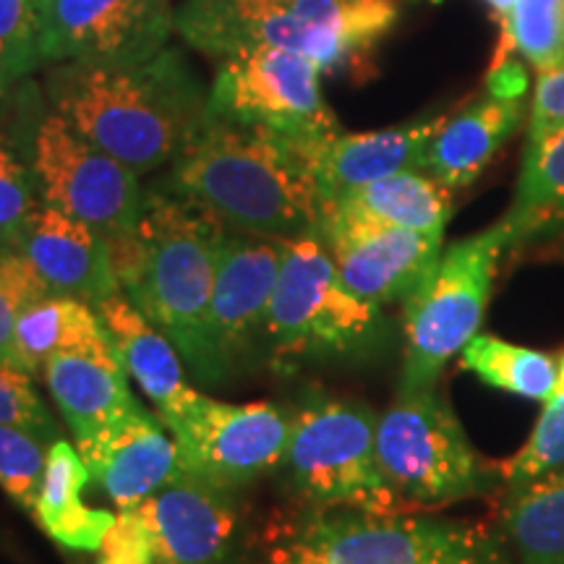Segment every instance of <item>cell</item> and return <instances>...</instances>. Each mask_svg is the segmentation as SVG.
Instances as JSON below:
<instances>
[{
	"label": "cell",
	"mask_w": 564,
	"mask_h": 564,
	"mask_svg": "<svg viewBox=\"0 0 564 564\" xmlns=\"http://www.w3.org/2000/svg\"><path fill=\"white\" fill-rule=\"evenodd\" d=\"M47 91L63 121L137 175L178 158L207 118L199 84L171 51L139 63H61Z\"/></svg>",
	"instance_id": "cell-1"
},
{
	"label": "cell",
	"mask_w": 564,
	"mask_h": 564,
	"mask_svg": "<svg viewBox=\"0 0 564 564\" xmlns=\"http://www.w3.org/2000/svg\"><path fill=\"white\" fill-rule=\"evenodd\" d=\"M171 186L228 230L274 241L319 230V196L299 141L259 126L204 118L173 160Z\"/></svg>",
	"instance_id": "cell-2"
},
{
	"label": "cell",
	"mask_w": 564,
	"mask_h": 564,
	"mask_svg": "<svg viewBox=\"0 0 564 564\" xmlns=\"http://www.w3.org/2000/svg\"><path fill=\"white\" fill-rule=\"evenodd\" d=\"M223 223L175 194L144 199L137 238L110 251L121 291L175 345L202 384H225L209 335Z\"/></svg>",
	"instance_id": "cell-3"
},
{
	"label": "cell",
	"mask_w": 564,
	"mask_h": 564,
	"mask_svg": "<svg viewBox=\"0 0 564 564\" xmlns=\"http://www.w3.org/2000/svg\"><path fill=\"white\" fill-rule=\"evenodd\" d=\"M398 13V0H186L175 26L194 47L220 58L272 45L335 70L364 61Z\"/></svg>",
	"instance_id": "cell-4"
},
{
	"label": "cell",
	"mask_w": 564,
	"mask_h": 564,
	"mask_svg": "<svg viewBox=\"0 0 564 564\" xmlns=\"http://www.w3.org/2000/svg\"><path fill=\"white\" fill-rule=\"evenodd\" d=\"M270 564H514L502 525L408 512L308 510Z\"/></svg>",
	"instance_id": "cell-5"
},
{
	"label": "cell",
	"mask_w": 564,
	"mask_h": 564,
	"mask_svg": "<svg viewBox=\"0 0 564 564\" xmlns=\"http://www.w3.org/2000/svg\"><path fill=\"white\" fill-rule=\"evenodd\" d=\"M384 308L345 285L319 230L282 241L264 348L280 369L303 358L369 356L384 343Z\"/></svg>",
	"instance_id": "cell-6"
},
{
	"label": "cell",
	"mask_w": 564,
	"mask_h": 564,
	"mask_svg": "<svg viewBox=\"0 0 564 564\" xmlns=\"http://www.w3.org/2000/svg\"><path fill=\"white\" fill-rule=\"evenodd\" d=\"M377 455L405 510L481 499L502 489L499 463L478 453L436 387L398 390L377 421Z\"/></svg>",
	"instance_id": "cell-7"
},
{
	"label": "cell",
	"mask_w": 564,
	"mask_h": 564,
	"mask_svg": "<svg viewBox=\"0 0 564 564\" xmlns=\"http://www.w3.org/2000/svg\"><path fill=\"white\" fill-rule=\"evenodd\" d=\"M512 246L502 217L476 236L442 249L440 262L403 301V371L398 390H429L444 366L481 333L499 262Z\"/></svg>",
	"instance_id": "cell-8"
},
{
	"label": "cell",
	"mask_w": 564,
	"mask_h": 564,
	"mask_svg": "<svg viewBox=\"0 0 564 564\" xmlns=\"http://www.w3.org/2000/svg\"><path fill=\"white\" fill-rule=\"evenodd\" d=\"M377 421L369 405L345 398H319L291 415L282 468L308 510L405 512L379 468Z\"/></svg>",
	"instance_id": "cell-9"
},
{
	"label": "cell",
	"mask_w": 564,
	"mask_h": 564,
	"mask_svg": "<svg viewBox=\"0 0 564 564\" xmlns=\"http://www.w3.org/2000/svg\"><path fill=\"white\" fill-rule=\"evenodd\" d=\"M319 76V63L301 53L272 45L241 47L225 55L207 116L299 141L333 137L340 129L322 100Z\"/></svg>",
	"instance_id": "cell-10"
},
{
	"label": "cell",
	"mask_w": 564,
	"mask_h": 564,
	"mask_svg": "<svg viewBox=\"0 0 564 564\" xmlns=\"http://www.w3.org/2000/svg\"><path fill=\"white\" fill-rule=\"evenodd\" d=\"M34 167L45 188V202L100 232L110 251L137 238L147 199L137 173L91 144L58 112L37 129Z\"/></svg>",
	"instance_id": "cell-11"
},
{
	"label": "cell",
	"mask_w": 564,
	"mask_h": 564,
	"mask_svg": "<svg viewBox=\"0 0 564 564\" xmlns=\"http://www.w3.org/2000/svg\"><path fill=\"white\" fill-rule=\"evenodd\" d=\"M183 470L232 491L282 465L291 419L270 403H220L194 392L165 419Z\"/></svg>",
	"instance_id": "cell-12"
},
{
	"label": "cell",
	"mask_w": 564,
	"mask_h": 564,
	"mask_svg": "<svg viewBox=\"0 0 564 564\" xmlns=\"http://www.w3.org/2000/svg\"><path fill=\"white\" fill-rule=\"evenodd\" d=\"M42 55L55 63H139L165 51L167 0H40Z\"/></svg>",
	"instance_id": "cell-13"
},
{
	"label": "cell",
	"mask_w": 564,
	"mask_h": 564,
	"mask_svg": "<svg viewBox=\"0 0 564 564\" xmlns=\"http://www.w3.org/2000/svg\"><path fill=\"white\" fill-rule=\"evenodd\" d=\"M282 241L225 232L212 288L209 335L225 382L264 345L267 314L278 285Z\"/></svg>",
	"instance_id": "cell-14"
},
{
	"label": "cell",
	"mask_w": 564,
	"mask_h": 564,
	"mask_svg": "<svg viewBox=\"0 0 564 564\" xmlns=\"http://www.w3.org/2000/svg\"><path fill=\"white\" fill-rule=\"evenodd\" d=\"M319 232L345 285L379 308L403 303L442 257V236L382 223L322 217Z\"/></svg>",
	"instance_id": "cell-15"
},
{
	"label": "cell",
	"mask_w": 564,
	"mask_h": 564,
	"mask_svg": "<svg viewBox=\"0 0 564 564\" xmlns=\"http://www.w3.org/2000/svg\"><path fill=\"white\" fill-rule=\"evenodd\" d=\"M137 510L147 520L154 564H225L236 539V502L181 468Z\"/></svg>",
	"instance_id": "cell-16"
},
{
	"label": "cell",
	"mask_w": 564,
	"mask_h": 564,
	"mask_svg": "<svg viewBox=\"0 0 564 564\" xmlns=\"http://www.w3.org/2000/svg\"><path fill=\"white\" fill-rule=\"evenodd\" d=\"M444 118L398 126L369 133H333V137L299 141V150L314 175L319 212L356 188L405 171H426V152Z\"/></svg>",
	"instance_id": "cell-17"
},
{
	"label": "cell",
	"mask_w": 564,
	"mask_h": 564,
	"mask_svg": "<svg viewBox=\"0 0 564 564\" xmlns=\"http://www.w3.org/2000/svg\"><path fill=\"white\" fill-rule=\"evenodd\" d=\"M76 449L118 510H137L183 468L173 434L141 405L76 442Z\"/></svg>",
	"instance_id": "cell-18"
},
{
	"label": "cell",
	"mask_w": 564,
	"mask_h": 564,
	"mask_svg": "<svg viewBox=\"0 0 564 564\" xmlns=\"http://www.w3.org/2000/svg\"><path fill=\"white\" fill-rule=\"evenodd\" d=\"M19 251L47 293L87 301L95 308L121 293L108 241L53 204L45 202L34 209Z\"/></svg>",
	"instance_id": "cell-19"
},
{
	"label": "cell",
	"mask_w": 564,
	"mask_h": 564,
	"mask_svg": "<svg viewBox=\"0 0 564 564\" xmlns=\"http://www.w3.org/2000/svg\"><path fill=\"white\" fill-rule=\"evenodd\" d=\"M108 327L112 348L121 366L141 387V392L158 408L160 419L178 411L194 398V387L186 384L183 358L175 345L160 333L144 314L133 306L123 291L110 295L97 306Z\"/></svg>",
	"instance_id": "cell-20"
},
{
	"label": "cell",
	"mask_w": 564,
	"mask_h": 564,
	"mask_svg": "<svg viewBox=\"0 0 564 564\" xmlns=\"http://www.w3.org/2000/svg\"><path fill=\"white\" fill-rule=\"evenodd\" d=\"M42 377L74 442L87 440L139 408L129 373L118 358L58 352L45 364Z\"/></svg>",
	"instance_id": "cell-21"
},
{
	"label": "cell",
	"mask_w": 564,
	"mask_h": 564,
	"mask_svg": "<svg viewBox=\"0 0 564 564\" xmlns=\"http://www.w3.org/2000/svg\"><path fill=\"white\" fill-rule=\"evenodd\" d=\"M523 121V100L486 95L444 118L426 152V171L449 192L470 186Z\"/></svg>",
	"instance_id": "cell-22"
},
{
	"label": "cell",
	"mask_w": 564,
	"mask_h": 564,
	"mask_svg": "<svg viewBox=\"0 0 564 564\" xmlns=\"http://www.w3.org/2000/svg\"><path fill=\"white\" fill-rule=\"evenodd\" d=\"M89 481L91 474L76 444L63 436L47 444L45 478L32 518L55 544L70 552H97L116 520L112 512L91 510L84 502V489Z\"/></svg>",
	"instance_id": "cell-23"
},
{
	"label": "cell",
	"mask_w": 564,
	"mask_h": 564,
	"mask_svg": "<svg viewBox=\"0 0 564 564\" xmlns=\"http://www.w3.org/2000/svg\"><path fill=\"white\" fill-rule=\"evenodd\" d=\"M19 369L37 377L58 352H87V356L118 358L100 312L87 301L47 293L17 322Z\"/></svg>",
	"instance_id": "cell-24"
},
{
	"label": "cell",
	"mask_w": 564,
	"mask_h": 564,
	"mask_svg": "<svg viewBox=\"0 0 564 564\" xmlns=\"http://www.w3.org/2000/svg\"><path fill=\"white\" fill-rule=\"evenodd\" d=\"M453 215V192L434 175L405 171L373 181L369 186L343 196L319 212L322 217H350V220L382 223L426 236H444Z\"/></svg>",
	"instance_id": "cell-25"
},
{
	"label": "cell",
	"mask_w": 564,
	"mask_h": 564,
	"mask_svg": "<svg viewBox=\"0 0 564 564\" xmlns=\"http://www.w3.org/2000/svg\"><path fill=\"white\" fill-rule=\"evenodd\" d=\"M505 220L512 230L510 251L564 230V129L525 147L518 192Z\"/></svg>",
	"instance_id": "cell-26"
},
{
	"label": "cell",
	"mask_w": 564,
	"mask_h": 564,
	"mask_svg": "<svg viewBox=\"0 0 564 564\" xmlns=\"http://www.w3.org/2000/svg\"><path fill=\"white\" fill-rule=\"evenodd\" d=\"M499 525L514 564H564V486L541 478L502 491Z\"/></svg>",
	"instance_id": "cell-27"
},
{
	"label": "cell",
	"mask_w": 564,
	"mask_h": 564,
	"mask_svg": "<svg viewBox=\"0 0 564 564\" xmlns=\"http://www.w3.org/2000/svg\"><path fill=\"white\" fill-rule=\"evenodd\" d=\"M460 364L494 390L518 394L533 403H546L556 392L554 356L523 348L497 335L478 333L460 350Z\"/></svg>",
	"instance_id": "cell-28"
},
{
	"label": "cell",
	"mask_w": 564,
	"mask_h": 564,
	"mask_svg": "<svg viewBox=\"0 0 564 564\" xmlns=\"http://www.w3.org/2000/svg\"><path fill=\"white\" fill-rule=\"evenodd\" d=\"M499 26L502 34L491 66L523 55L544 74L564 61V0H514Z\"/></svg>",
	"instance_id": "cell-29"
},
{
	"label": "cell",
	"mask_w": 564,
	"mask_h": 564,
	"mask_svg": "<svg viewBox=\"0 0 564 564\" xmlns=\"http://www.w3.org/2000/svg\"><path fill=\"white\" fill-rule=\"evenodd\" d=\"M564 468V394L554 392L544 403L531 436L523 447L505 463H499L502 489L514 491Z\"/></svg>",
	"instance_id": "cell-30"
},
{
	"label": "cell",
	"mask_w": 564,
	"mask_h": 564,
	"mask_svg": "<svg viewBox=\"0 0 564 564\" xmlns=\"http://www.w3.org/2000/svg\"><path fill=\"white\" fill-rule=\"evenodd\" d=\"M47 444L0 423V489L24 512H34L45 478Z\"/></svg>",
	"instance_id": "cell-31"
},
{
	"label": "cell",
	"mask_w": 564,
	"mask_h": 564,
	"mask_svg": "<svg viewBox=\"0 0 564 564\" xmlns=\"http://www.w3.org/2000/svg\"><path fill=\"white\" fill-rule=\"evenodd\" d=\"M45 61L40 0H0V84Z\"/></svg>",
	"instance_id": "cell-32"
},
{
	"label": "cell",
	"mask_w": 564,
	"mask_h": 564,
	"mask_svg": "<svg viewBox=\"0 0 564 564\" xmlns=\"http://www.w3.org/2000/svg\"><path fill=\"white\" fill-rule=\"evenodd\" d=\"M47 295L37 272L21 251H0V364L17 366V322L26 306Z\"/></svg>",
	"instance_id": "cell-33"
},
{
	"label": "cell",
	"mask_w": 564,
	"mask_h": 564,
	"mask_svg": "<svg viewBox=\"0 0 564 564\" xmlns=\"http://www.w3.org/2000/svg\"><path fill=\"white\" fill-rule=\"evenodd\" d=\"M0 423L21 429L45 444L61 436L58 423L34 390L30 373L9 364H0Z\"/></svg>",
	"instance_id": "cell-34"
},
{
	"label": "cell",
	"mask_w": 564,
	"mask_h": 564,
	"mask_svg": "<svg viewBox=\"0 0 564 564\" xmlns=\"http://www.w3.org/2000/svg\"><path fill=\"white\" fill-rule=\"evenodd\" d=\"M37 209L30 175L17 154L0 139V251H19L24 232Z\"/></svg>",
	"instance_id": "cell-35"
},
{
	"label": "cell",
	"mask_w": 564,
	"mask_h": 564,
	"mask_svg": "<svg viewBox=\"0 0 564 564\" xmlns=\"http://www.w3.org/2000/svg\"><path fill=\"white\" fill-rule=\"evenodd\" d=\"M97 564H154V544L139 510H118L97 549Z\"/></svg>",
	"instance_id": "cell-36"
},
{
	"label": "cell",
	"mask_w": 564,
	"mask_h": 564,
	"mask_svg": "<svg viewBox=\"0 0 564 564\" xmlns=\"http://www.w3.org/2000/svg\"><path fill=\"white\" fill-rule=\"evenodd\" d=\"M560 129H564V61L560 66L539 74L531 118H528L525 147L539 144L541 139Z\"/></svg>",
	"instance_id": "cell-37"
},
{
	"label": "cell",
	"mask_w": 564,
	"mask_h": 564,
	"mask_svg": "<svg viewBox=\"0 0 564 564\" xmlns=\"http://www.w3.org/2000/svg\"><path fill=\"white\" fill-rule=\"evenodd\" d=\"M486 3H489V6H491V11L497 13V19H502L505 13L512 9V3H514V0H486Z\"/></svg>",
	"instance_id": "cell-38"
},
{
	"label": "cell",
	"mask_w": 564,
	"mask_h": 564,
	"mask_svg": "<svg viewBox=\"0 0 564 564\" xmlns=\"http://www.w3.org/2000/svg\"><path fill=\"white\" fill-rule=\"evenodd\" d=\"M556 392L564 394V350L556 356Z\"/></svg>",
	"instance_id": "cell-39"
},
{
	"label": "cell",
	"mask_w": 564,
	"mask_h": 564,
	"mask_svg": "<svg viewBox=\"0 0 564 564\" xmlns=\"http://www.w3.org/2000/svg\"><path fill=\"white\" fill-rule=\"evenodd\" d=\"M549 481H554V484H562L564 486V468L562 470H556V474H552V476H546Z\"/></svg>",
	"instance_id": "cell-40"
},
{
	"label": "cell",
	"mask_w": 564,
	"mask_h": 564,
	"mask_svg": "<svg viewBox=\"0 0 564 564\" xmlns=\"http://www.w3.org/2000/svg\"><path fill=\"white\" fill-rule=\"evenodd\" d=\"M556 238H564V230H562V232H560V236H556Z\"/></svg>",
	"instance_id": "cell-41"
}]
</instances>
